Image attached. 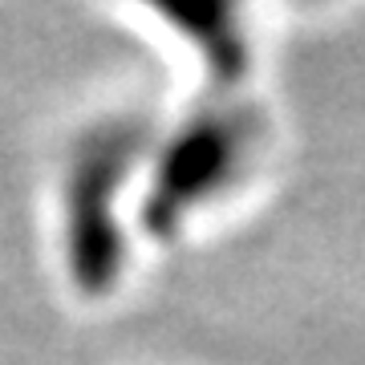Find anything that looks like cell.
I'll list each match as a JSON object with an SVG mask.
<instances>
[{"mask_svg": "<svg viewBox=\"0 0 365 365\" xmlns=\"http://www.w3.org/2000/svg\"><path fill=\"white\" fill-rule=\"evenodd\" d=\"M260 138V114L244 93H203L199 106L170 130L150 158L143 187V232L150 240H175L187 220L235 182Z\"/></svg>", "mask_w": 365, "mask_h": 365, "instance_id": "7a4b0ae2", "label": "cell"}, {"mask_svg": "<svg viewBox=\"0 0 365 365\" xmlns=\"http://www.w3.org/2000/svg\"><path fill=\"white\" fill-rule=\"evenodd\" d=\"M179 37L199 53L207 93H244L248 81V37L232 4H170L163 9Z\"/></svg>", "mask_w": 365, "mask_h": 365, "instance_id": "3957f363", "label": "cell"}, {"mask_svg": "<svg viewBox=\"0 0 365 365\" xmlns=\"http://www.w3.org/2000/svg\"><path fill=\"white\" fill-rule=\"evenodd\" d=\"M150 155V126L134 114L78 134L61 170V264L81 297H110L126 268L122 191Z\"/></svg>", "mask_w": 365, "mask_h": 365, "instance_id": "6da1fadb", "label": "cell"}]
</instances>
